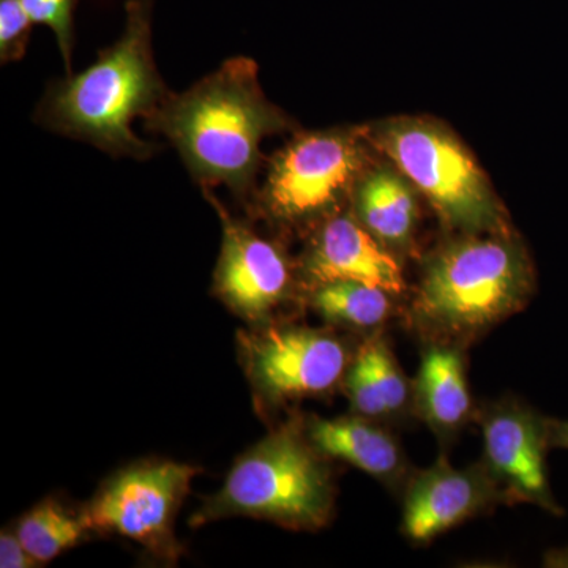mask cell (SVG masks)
<instances>
[{"instance_id":"cell-1","label":"cell","mask_w":568,"mask_h":568,"mask_svg":"<svg viewBox=\"0 0 568 568\" xmlns=\"http://www.w3.org/2000/svg\"><path fill=\"white\" fill-rule=\"evenodd\" d=\"M181 155L201 189L226 186L248 203L263 164L261 144L287 129L282 111L265 99L252 59H227L182 93H173L144 119Z\"/></svg>"},{"instance_id":"cell-2","label":"cell","mask_w":568,"mask_h":568,"mask_svg":"<svg viewBox=\"0 0 568 568\" xmlns=\"http://www.w3.org/2000/svg\"><path fill=\"white\" fill-rule=\"evenodd\" d=\"M153 2H126L122 36L91 67L48 85L37 123L112 156L148 160L159 152L133 132L134 119H148L171 93L153 59Z\"/></svg>"},{"instance_id":"cell-3","label":"cell","mask_w":568,"mask_h":568,"mask_svg":"<svg viewBox=\"0 0 568 568\" xmlns=\"http://www.w3.org/2000/svg\"><path fill=\"white\" fill-rule=\"evenodd\" d=\"M532 290V267L521 245L500 235H470L432 257L413 313L437 342L474 338L521 310Z\"/></svg>"},{"instance_id":"cell-4","label":"cell","mask_w":568,"mask_h":568,"mask_svg":"<svg viewBox=\"0 0 568 568\" xmlns=\"http://www.w3.org/2000/svg\"><path fill=\"white\" fill-rule=\"evenodd\" d=\"M320 455L290 428L265 437L235 463L224 487L194 515L192 526L252 517L297 530L323 528L334 511L335 491Z\"/></svg>"},{"instance_id":"cell-5","label":"cell","mask_w":568,"mask_h":568,"mask_svg":"<svg viewBox=\"0 0 568 568\" xmlns=\"http://www.w3.org/2000/svg\"><path fill=\"white\" fill-rule=\"evenodd\" d=\"M381 145L452 226L491 231L500 213L484 174L457 140L437 126L399 122L381 133Z\"/></svg>"},{"instance_id":"cell-6","label":"cell","mask_w":568,"mask_h":568,"mask_svg":"<svg viewBox=\"0 0 568 568\" xmlns=\"http://www.w3.org/2000/svg\"><path fill=\"white\" fill-rule=\"evenodd\" d=\"M362 168L364 149L354 132L301 134L272 159L254 204L280 223L320 219L355 189Z\"/></svg>"},{"instance_id":"cell-7","label":"cell","mask_w":568,"mask_h":568,"mask_svg":"<svg viewBox=\"0 0 568 568\" xmlns=\"http://www.w3.org/2000/svg\"><path fill=\"white\" fill-rule=\"evenodd\" d=\"M196 473V467L173 462L141 463L122 470L84 511L89 528L130 538L160 558H178L174 518Z\"/></svg>"},{"instance_id":"cell-8","label":"cell","mask_w":568,"mask_h":568,"mask_svg":"<svg viewBox=\"0 0 568 568\" xmlns=\"http://www.w3.org/2000/svg\"><path fill=\"white\" fill-rule=\"evenodd\" d=\"M241 351L253 386L268 402L325 394L349 365L345 345L313 328L271 327L241 334Z\"/></svg>"},{"instance_id":"cell-9","label":"cell","mask_w":568,"mask_h":568,"mask_svg":"<svg viewBox=\"0 0 568 568\" xmlns=\"http://www.w3.org/2000/svg\"><path fill=\"white\" fill-rule=\"evenodd\" d=\"M485 467L504 499L562 514L548 481L549 418L518 402L488 407L481 418Z\"/></svg>"},{"instance_id":"cell-10","label":"cell","mask_w":568,"mask_h":568,"mask_svg":"<svg viewBox=\"0 0 568 568\" xmlns=\"http://www.w3.org/2000/svg\"><path fill=\"white\" fill-rule=\"evenodd\" d=\"M223 223L222 252L215 271V293L224 304L248 320H264L286 301L293 286L290 263L282 250L237 222L203 189Z\"/></svg>"},{"instance_id":"cell-11","label":"cell","mask_w":568,"mask_h":568,"mask_svg":"<svg viewBox=\"0 0 568 568\" xmlns=\"http://www.w3.org/2000/svg\"><path fill=\"white\" fill-rule=\"evenodd\" d=\"M504 499L487 467L457 469L439 459L407 488L403 530L413 541L433 540Z\"/></svg>"},{"instance_id":"cell-12","label":"cell","mask_w":568,"mask_h":568,"mask_svg":"<svg viewBox=\"0 0 568 568\" xmlns=\"http://www.w3.org/2000/svg\"><path fill=\"white\" fill-rule=\"evenodd\" d=\"M353 216L336 215L321 227L305 260V275L313 284L358 282L390 294L405 290L395 257Z\"/></svg>"},{"instance_id":"cell-13","label":"cell","mask_w":568,"mask_h":568,"mask_svg":"<svg viewBox=\"0 0 568 568\" xmlns=\"http://www.w3.org/2000/svg\"><path fill=\"white\" fill-rule=\"evenodd\" d=\"M366 418H310L306 439L321 455L343 459L381 480H394L405 469L402 448L386 429Z\"/></svg>"},{"instance_id":"cell-14","label":"cell","mask_w":568,"mask_h":568,"mask_svg":"<svg viewBox=\"0 0 568 568\" xmlns=\"http://www.w3.org/2000/svg\"><path fill=\"white\" fill-rule=\"evenodd\" d=\"M416 399L422 417L436 432L452 433L466 424L470 394L465 364L455 347L437 342L422 355Z\"/></svg>"},{"instance_id":"cell-15","label":"cell","mask_w":568,"mask_h":568,"mask_svg":"<svg viewBox=\"0 0 568 568\" xmlns=\"http://www.w3.org/2000/svg\"><path fill=\"white\" fill-rule=\"evenodd\" d=\"M346 388L355 413L368 418L402 413L409 399V384L379 338L369 339L358 351L347 372Z\"/></svg>"},{"instance_id":"cell-16","label":"cell","mask_w":568,"mask_h":568,"mask_svg":"<svg viewBox=\"0 0 568 568\" xmlns=\"http://www.w3.org/2000/svg\"><path fill=\"white\" fill-rule=\"evenodd\" d=\"M405 179L394 171L377 170L355 183L358 220L384 244H405L416 224V197Z\"/></svg>"},{"instance_id":"cell-17","label":"cell","mask_w":568,"mask_h":568,"mask_svg":"<svg viewBox=\"0 0 568 568\" xmlns=\"http://www.w3.org/2000/svg\"><path fill=\"white\" fill-rule=\"evenodd\" d=\"M388 294V291L372 284L338 280L316 284L312 302L325 320L355 328H372L390 315Z\"/></svg>"},{"instance_id":"cell-18","label":"cell","mask_w":568,"mask_h":568,"mask_svg":"<svg viewBox=\"0 0 568 568\" xmlns=\"http://www.w3.org/2000/svg\"><path fill=\"white\" fill-rule=\"evenodd\" d=\"M89 529L84 514L77 517L48 500L21 519L17 536L33 559L50 562L65 549L77 547Z\"/></svg>"},{"instance_id":"cell-19","label":"cell","mask_w":568,"mask_h":568,"mask_svg":"<svg viewBox=\"0 0 568 568\" xmlns=\"http://www.w3.org/2000/svg\"><path fill=\"white\" fill-rule=\"evenodd\" d=\"M21 3L36 24L48 26L54 32L70 74L74 44L73 14L78 0H21Z\"/></svg>"},{"instance_id":"cell-20","label":"cell","mask_w":568,"mask_h":568,"mask_svg":"<svg viewBox=\"0 0 568 568\" xmlns=\"http://www.w3.org/2000/svg\"><path fill=\"white\" fill-rule=\"evenodd\" d=\"M21 0H0V61H21L31 40L32 28Z\"/></svg>"},{"instance_id":"cell-21","label":"cell","mask_w":568,"mask_h":568,"mask_svg":"<svg viewBox=\"0 0 568 568\" xmlns=\"http://www.w3.org/2000/svg\"><path fill=\"white\" fill-rule=\"evenodd\" d=\"M39 560L29 555L28 549L21 544L20 537L11 532H2L0 536V567L2 568H31Z\"/></svg>"},{"instance_id":"cell-22","label":"cell","mask_w":568,"mask_h":568,"mask_svg":"<svg viewBox=\"0 0 568 568\" xmlns=\"http://www.w3.org/2000/svg\"><path fill=\"white\" fill-rule=\"evenodd\" d=\"M549 444L551 447L567 448L568 450V420L549 418Z\"/></svg>"}]
</instances>
